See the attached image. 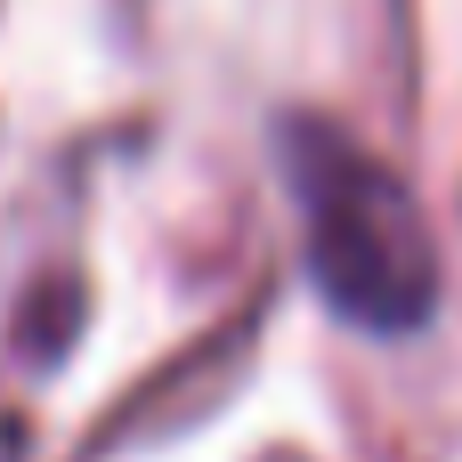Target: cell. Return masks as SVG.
Returning <instances> with one entry per match:
<instances>
[{
  "instance_id": "cell-1",
  "label": "cell",
  "mask_w": 462,
  "mask_h": 462,
  "mask_svg": "<svg viewBox=\"0 0 462 462\" xmlns=\"http://www.w3.org/2000/svg\"><path fill=\"white\" fill-rule=\"evenodd\" d=\"M284 179L300 203V252L309 284L333 317L365 333H406L439 300V244L414 211V195L333 122L292 114L284 122Z\"/></svg>"
}]
</instances>
